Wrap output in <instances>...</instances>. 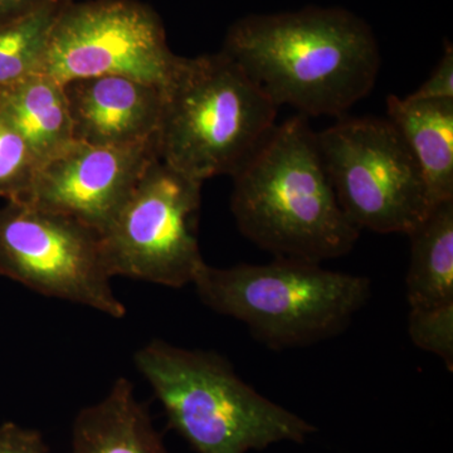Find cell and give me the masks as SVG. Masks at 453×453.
Returning <instances> with one entry per match:
<instances>
[{
	"instance_id": "obj_1",
	"label": "cell",
	"mask_w": 453,
	"mask_h": 453,
	"mask_svg": "<svg viewBox=\"0 0 453 453\" xmlns=\"http://www.w3.org/2000/svg\"><path fill=\"white\" fill-rule=\"evenodd\" d=\"M222 52L277 107L308 119L347 116L371 94L381 62L371 27L342 8L244 17L229 27Z\"/></svg>"
},
{
	"instance_id": "obj_2",
	"label": "cell",
	"mask_w": 453,
	"mask_h": 453,
	"mask_svg": "<svg viewBox=\"0 0 453 453\" xmlns=\"http://www.w3.org/2000/svg\"><path fill=\"white\" fill-rule=\"evenodd\" d=\"M232 179L235 225L275 258L321 265L348 255L359 240L360 229L339 204L305 116L277 124Z\"/></svg>"
},
{
	"instance_id": "obj_3",
	"label": "cell",
	"mask_w": 453,
	"mask_h": 453,
	"mask_svg": "<svg viewBox=\"0 0 453 453\" xmlns=\"http://www.w3.org/2000/svg\"><path fill=\"white\" fill-rule=\"evenodd\" d=\"M162 92L157 154L201 183L234 177L277 125L279 107L222 50L177 56Z\"/></svg>"
},
{
	"instance_id": "obj_4",
	"label": "cell",
	"mask_w": 453,
	"mask_h": 453,
	"mask_svg": "<svg viewBox=\"0 0 453 453\" xmlns=\"http://www.w3.org/2000/svg\"><path fill=\"white\" fill-rule=\"evenodd\" d=\"M134 359L170 427L198 453H247L280 442L303 443L318 431L241 380L219 354L153 340Z\"/></svg>"
},
{
	"instance_id": "obj_5",
	"label": "cell",
	"mask_w": 453,
	"mask_h": 453,
	"mask_svg": "<svg viewBox=\"0 0 453 453\" xmlns=\"http://www.w3.org/2000/svg\"><path fill=\"white\" fill-rule=\"evenodd\" d=\"M192 283L204 305L241 321L273 350L338 336L372 295V281L365 276L283 258L228 268L204 262Z\"/></svg>"
},
{
	"instance_id": "obj_6",
	"label": "cell",
	"mask_w": 453,
	"mask_h": 453,
	"mask_svg": "<svg viewBox=\"0 0 453 453\" xmlns=\"http://www.w3.org/2000/svg\"><path fill=\"white\" fill-rule=\"evenodd\" d=\"M316 135L339 204L360 231L408 235L427 217L421 168L388 119L342 116Z\"/></svg>"
},
{
	"instance_id": "obj_7",
	"label": "cell",
	"mask_w": 453,
	"mask_h": 453,
	"mask_svg": "<svg viewBox=\"0 0 453 453\" xmlns=\"http://www.w3.org/2000/svg\"><path fill=\"white\" fill-rule=\"evenodd\" d=\"M203 183L155 157L103 234L112 276L180 288L204 264L198 222Z\"/></svg>"
},
{
	"instance_id": "obj_8",
	"label": "cell",
	"mask_w": 453,
	"mask_h": 453,
	"mask_svg": "<svg viewBox=\"0 0 453 453\" xmlns=\"http://www.w3.org/2000/svg\"><path fill=\"white\" fill-rule=\"evenodd\" d=\"M0 275L111 318L127 315L112 290L103 234L31 203L0 208Z\"/></svg>"
},
{
	"instance_id": "obj_9",
	"label": "cell",
	"mask_w": 453,
	"mask_h": 453,
	"mask_svg": "<svg viewBox=\"0 0 453 453\" xmlns=\"http://www.w3.org/2000/svg\"><path fill=\"white\" fill-rule=\"evenodd\" d=\"M175 59L162 19L144 3L73 0L53 23L41 73L62 85L115 74L163 86Z\"/></svg>"
},
{
	"instance_id": "obj_10",
	"label": "cell",
	"mask_w": 453,
	"mask_h": 453,
	"mask_svg": "<svg viewBox=\"0 0 453 453\" xmlns=\"http://www.w3.org/2000/svg\"><path fill=\"white\" fill-rule=\"evenodd\" d=\"M157 154V142L112 148L73 142L42 164L22 201L80 220L101 234Z\"/></svg>"
},
{
	"instance_id": "obj_11",
	"label": "cell",
	"mask_w": 453,
	"mask_h": 453,
	"mask_svg": "<svg viewBox=\"0 0 453 453\" xmlns=\"http://www.w3.org/2000/svg\"><path fill=\"white\" fill-rule=\"evenodd\" d=\"M73 142L124 148L157 142L162 86L127 76L64 83Z\"/></svg>"
},
{
	"instance_id": "obj_12",
	"label": "cell",
	"mask_w": 453,
	"mask_h": 453,
	"mask_svg": "<svg viewBox=\"0 0 453 453\" xmlns=\"http://www.w3.org/2000/svg\"><path fill=\"white\" fill-rule=\"evenodd\" d=\"M71 453H172L133 383L119 378L109 395L77 414Z\"/></svg>"
},
{
	"instance_id": "obj_13",
	"label": "cell",
	"mask_w": 453,
	"mask_h": 453,
	"mask_svg": "<svg viewBox=\"0 0 453 453\" xmlns=\"http://www.w3.org/2000/svg\"><path fill=\"white\" fill-rule=\"evenodd\" d=\"M387 119L421 168L434 205L453 199V98L387 97Z\"/></svg>"
},
{
	"instance_id": "obj_14",
	"label": "cell",
	"mask_w": 453,
	"mask_h": 453,
	"mask_svg": "<svg viewBox=\"0 0 453 453\" xmlns=\"http://www.w3.org/2000/svg\"><path fill=\"white\" fill-rule=\"evenodd\" d=\"M0 112L26 140L41 165L73 142L64 85L47 74H32L0 88Z\"/></svg>"
},
{
	"instance_id": "obj_15",
	"label": "cell",
	"mask_w": 453,
	"mask_h": 453,
	"mask_svg": "<svg viewBox=\"0 0 453 453\" xmlns=\"http://www.w3.org/2000/svg\"><path fill=\"white\" fill-rule=\"evenodd\" d=\"M408 237L405 295L410 310L453 303V199L434 205Z\"/></svg>"
},
{
	"instance_id": "obj_16",
	"label": "cell",
	"mask_w": 453,
	"mask_h": 453,
	"mask_svg": "<svg viewBox=\"0 0 453 453\" xmlns=\"http://www.w3.org/2000/svg\"><path fill=\"white\" fill-rule=\"evenodd\" d=\"M65 5L38 9L0 26V88L41 73L50 29Z\"/></svg>"
},
{
	"instance_id": "obj_17",
	"label": "cell",
	"mask_w": 453,
	"mask_h": 453,
	"mask_svg": "<svg viewBox=\"0 0 453 453\" xmlns=\"http://www.w3.org/2000/svg\"><path fill=\"white\" fill-rule=\"evenodd\" d=\"M40 166L26 140L0 112V196L22 201Z\"/></svg>"
},
{
	"instance_id": "obj_18",
	"label": "cell",
	"mask_w": 453,
	"mask_h": 453,
	"mask_svg": "<svg viewBox=\"0 0 453 453\" xmlns=\"http://www.w3.org/2000/svg\"><path fill=\"white\" fill-rule=\"evenodd\" d=\"M408 335L416 347L440 357L453 372V303L410 310Z\"/></svg>"
},
{
	"instance_id": "obj_19",
	"label": "cell",
	"mask_w": 453,
	"mask_h": 453,
	"mask_svg": "<svg viewBox=\"0 0 453 453\" xmlns=\"http://www.w3.org/2000/svg\"><path fill=\"white\" fill-rule=\"evenodd\" d=\"M410 97L416 100H447L453 98V49L446 44L442 58L434 73Z\"/></svg>"
},
{
	"instance_id": "obj_20",
	"label": "cell",
	"mask_w": 453,
	"mask_h": 453,
	"mask_svg": "<svg viewBox=\"0 0 453 453\" xmlns=\"http://www.w3.org/2000/svg\"><path fill=\"white\" fill-rule=\"evenodd\" d=\"M0 453H49V445L37 429L7 422L0 426Z\"/></svg>"
},
{
	"instance_id": "obj_21",
	"label": "cell",
	"mask_w": 453,
	"mask_h": 453,
	"mask_svg": "<svg viewBox=\"0 0 453 453\" xmlns=\"http://www.w3.org/2000/svg\"><path fill=\"white\" fill-rule=\"evenodd\" d=\"M73 0H0V26L28 16L38 9L65 5Z\"/></svg>"
}]
</instances>
